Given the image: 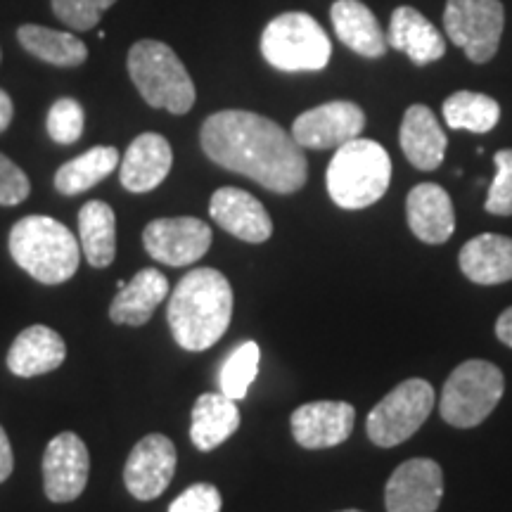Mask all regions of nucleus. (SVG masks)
I'll list each match as a JSON object with an SVG mask.
<instances>
[{"label":"nucleus","instance_id":"dca6fc26","mask_svg":"<svg viewBox=\"0 0 512 512\" xmlns=\"http://www.w3.org/2000/svg\"><path fill=\"white\" fill-rule=\"evenodd\" d=\"M209 214L226 233L252 242H266L273 235V221L264 204L240 188H219L209 204Z\"/></svg>","mask_w":512,"mask_h":512},{"label":"nucleus","instance_id":"ddd939ff","mask_svg":"<svg viewBox=\"0 0 512 512\" xmlns=\"http://www.w3.org/2000/svg\"><path fill=\"white\" fill-rule=\"evenodd\" d=\"M176 472V446L164 434H147L140 439L124 467L128 494L138 501H155L169 489Z\"/></svg>","mask_w":512,"mask_h":512},{"label":"nucleus","instance_id":"4c0bfd02","mask_svg":"<svg viewBox=\"0 0 512 512\" xmlns=\"http://www.w3.org/2000/svg\"><path fill=\"white\" fill-rule=\"evenodd\" d=\"M12 114H15V107H12L10 95L0 91V133L8 131V126L12 124Z\"/></svg>","mask_w":512,"mask_h":512},{"label":"nucleus","instance_id":"393cba45","mask_svg":"<svg viewBox=\"0 0 512 512\" xmlns=\"http://www.w3.org/2000/svg\"><path fill=\"white\" fill-rule=\"evenodd\" d=\"M240 427L238 403L226 394H202L192 408L190 439L197 451H214Z\"/></svg>","mask_w":512,"mask_h":512},{"label":"nucleus","instance_id":"6e6552de","mask_svg":"<svg viewBox=\"0 0 512 512\" xmlns=\"http://www.w3.org/2000/svg\"><path fill=\"white\" fill-rule=\"evenodd\" d=\"M434 408V389L427 380H406L389 392L370 411L366 420L373 444L392 448L411 439Z\"/></svg>","mask_w":512,"mask_h":512},{"label":"nucleus","instance_id":"b1692460","mask_svg":"<svg viewBox=\"0 0 512 512\" xmlns=\"http://www.w3.org/2000/svg\"><path fill=\"white\" fill-rule=\"evenodd\" d=\"M169 297V280L155 268H143L136 273L131 283H126L124 290H119L110 306V318L119 325H140L150 323L155 316L157 306Z\"/></svg>","mask_w":512,"mask_h":512},{"label":"nucleus","instance_id":"72a5a7b5","mask_svg":"<svg viewBox=\"0 0 512 512\" xmlns=\"http://www.w3.org/2000/svg\"><path fill=\"white\" fill-rule=\"evenodd\" d=\"M31 183L27 174L8 157L0 155V207H17L29 197Z\"/></svg>","mask_w":512,"mask_h":512},{"label":"nucleus","instance_id":"c9c22d12","mask_svg":"<svg viewBox=\"0 0 512 512\" xmlns=\"http://www.w3.org/2000/svg\"><path fill=\"white\" fill-rule=\"evenodd\" d=\"M15 470V456H12V446L8 434L0 427V484L5 482Z\"/></svg>","mask_w":512,"mask_h":512},{"label":"nucleus","instance_id":"4468645a","mask_svg":"<svg viewBox=\"0 0 512 512\" xmlns=\"http://www.w3.org/2000/svg\"><path fill=\"white\" fill-rule=\"evenodd\" d=\"M444 496V472L430 458L399 465L384 489L387 512H437Z\"/></svg>","mask_w":512,"mask_h":512},{"label":"nucleus","instance_id":"bb28decb","mask_svg":"<svg viewBox=\"0 0 512 512\" xmlns=\"http://www.w3.org/2000/svg\"><path fill=\"white\" fill-rule=\"evenodd\" d=\"M17 38L27 53L48 64H55V67H79L88 57L86 43L74 34H67V31L24 24V27H19Z\"/></svg>","mask_w":512,"mask_h":512},{"label":"nucleus","instance_id":"aec40b11","mask_svg":"<svg viewBox=\"0 0 512 512\" xmlns=\"http://www.w3.org/2000/svg\"><path fill=\"white\" fill-rule=\"evenodd\" d=\"M67 358V344L48 325H31L19 332L8 351V368L17 377L53 373Z\"/></svg>","mask_w":512,"mask_h":512},{"label":"nucleus","instance_id":"2eb2a0df","mask_svg":"<svg viewBox=\"0 0 512 512\" xmlns=\"http://www.w3.org/2000/svg\"><path fill=\"white\" fill-rule=\"evenodd\" d=\"M290 422L294 441L316 451V448H332L347 441L354 432L356 411L351 403L344 401H313L299 406Z\"/></svg>","mask_w":512,"mask_h":512},{"label":"nucleus","instance_id":"0eeeda50","mask_svg":"<svg viewBox=\"0 0 512 512\" xmlns=\"http://www.w3.org/2000/svg\"><path fill=\"white\" fill-rule=\"evenodd\" d=\"M505 377L501 368L489 361H465L448 375L441 392L439 413L448 425L477 427L494 413L503 399Z\"/></svg>","mask_w":512,"mask_h":512},{"label":"nucleus","instance_id":"412c9836","mask_svg":"<svg viewBox=\"0 0 512 512\" xmlns=\"http://www.w3.org/2000/svg\"><path fill=\"white\" fill-rule=\"evenodd\" d=\"M399 140L403 155H406L415 169L434 171L444 162L448 140L430 107H408L406 114H403Z\"/></svg>","mask_w":512,"mask_h":512},{"label":"nucleus","instance_id":"f8f14e48","mask_svg":"<svg viewBox=\"0 0 512 512\" xmlns=\"http://www.w3.org/2000/svg\"><path fill=\"white\" fill-rule=\"evenodd\" d=\"M143 245L159 264L190 266L209 252L211 228L195 216L157 219L145 228Z\"/></svg>","mask_w":512,"mask_h":512},{"label":"nucleus","instance_id":"c756f323","mask_svg":"<svg viewBox=\"0 0 512 512\" xmlns=\"http://www.w3.org/2000/svg\"><path fill=\"white\" fill-rule=\"evenodd\" d=\"M259 361H261V349L256 342H245L226 358L221 368V394H226L228 399L242 401L252 387V382L259 375Z\"/></svg>","mask_w":512,"mask_h":512},{"label":"nucleus","instance_id":"f03ea898","mask_svg":"<svg viewBox=\"0 0 512 512\" xmlns=\"http://www.w3.org/2000/svg\"><path fill=\"white\" fill-rule=\"evenodd\" d=\"M233 318V287L216 268H195L183 275L169 297L171 335L185 351H204L226 335Z\"/></svg>","mask_w":512,"mask_h":512},{"label":"nucleus","instance_id":"473e14b6","mask_svg":"<svg viewBox=\"0 0 512 512\" xmlns=\"http://www.w3.org/2000/svg\"><path fill=\"white\" fill-rule=\"evenodd\" d=\"M496 178L486 195L484 209L496 216H512V150L496 152Z\"/></svg>","mask_w":512,"mask_h":512},{"label":"nucleus","instance_id":"5701e85b","mask_svg":"<svg viewBox=\"0 0 512 512\" xmlns=\"http://www.w3.org/2000/svg\"><path fill=\"white\" fill-rule=\"evenodd\" d=\"M332 27L339 41L361 57H384L387 36L382 34L380 22L361 0H337L330 8Z\"/></svg>","mask_w":512,"mask_h":512},{"label":"nucleus","instance_id":"a211bd4d","mask_svg":"<svg viewBox=\"0 0 512 512\" xmlns=\"http://www.w3.org/2000/svg\"><path fill=\"white\" fill-rule=\"evenodd\" d=\"M408 226L427 245H444L456 230V214L448 192L437 183H420L408 192Z\"/></svg>","mask_w":512,"mask_h":512},{"label":"nucleus","instance_id":"6ab92c4d","mask_svg":"<svg viewBox=\"0 0 512 512\" xmlns=\"http://www.w3.org/2000/svg\"><path fill=\"white\" fill-rule=\"evenodd\" d=\"M387 46L406 53L418 67H425V64H432L444 57L446 38L439 34V29L422 12L401 5L392 12Z\"/></svg>","mask_w":512,"mask_h":512},{"label":"nucleus","instance_id":"4be33fe9","mask_svg":"<svg viewBox=\"0 0 512 512\" xmlns=\"http://www.w3.org/2000/svg\"><path fill=\"white\" fill-rule=\"evenodd\" d=\"M460 271L477 285H501L512 280V238L484 233L460 249Z\"/></svg>","mask_w":512,"mask_h":512},{"label":"nucleus","instance_id":"9d476101","mask_svg":"<svg viewBox=\"0 0 512 512\" xmlns=\"http://www.w3.org/2000/svg\"><path fill=\"white\" fill-rule=\"evenodd\" d=\"M366 128V114L356 102L335 100L299 114L292 124V138L302 150H332L358 138Z\"/></svg>","mask_w":512,"mask_h":512},{"label":"nucleus","instance_id":"c85d7f7f","mask_svg":"<svg viewBox=\"0 0 512 512\" xmlns=\"http://www.w3.org/2000/svg\"><path fill=\"white\" fill-rule=\"evenodd\" d=\"M444 119L453 131L489 133L501 119V107L484 93L458 91L444 102Z\"/></svg>","mask_w":512,"mask_h":512},{"label":"nucleus","instance_id":"1a4fd4ad","mask_svg":"<svg viewBox=\"0 0 512 512\" xmlns=\"http://www.w3.org/2000/svg\"><path fill=\"white\" fill-rule=\"evenodd\" d=\"M505 10L501 0H448L444 10L446 36L465 50L475 64L489 62L498 53Z\"/></svg>","mask_w":512,"mask_h":512},{"label":"nucleus","instance_id":"f257e3e1","mask_svg":"<svg viewBox=\"0 0 512 512\" xmlns=\"http://www.w3.org/2000/svg\"><path fill=\"white\" fill-rule=\"evenodd\" d=\"M200 143L211 162L278 195L302 190L309 178V164L292 133L261 114L245 110L211 114L202 124Z\"/></svg>","mask_w":512,"mask_h":512},{"label":"nucleus","instance_id":"cd10ccee","mask_svg":"<svg viewBox=\"0 0 512 512\" xmlns=\"http://www.w3.org/2000/svg\"><path fill=\"white\" fill-rule=\"evenodd\" d=\"M119 152L117 147H93V150L83 152L72 162L62 164L55 174V188L62 195H81V192L91 190L93 185L105 181L107 176L117 169Z\"/></svg>","mask_w":512,"mask_h":512},{"label":"nucleus","instance_id":"58836bf2","mask_svg":"<svg viewBox=\"0 0 512 512\" xmlns=\"http://www.w3.org/2000/svg\"><path fill=\"white\" fill-rule=\"evenodd\" d=\"M342 512H361V510H342Z\"/></svg>","mask_w":512,"mask_h":512},{"label":"nucleus","instance_id":"7ed1b4c3","mask_svg":"<svg viewBox=\"0 0 512 512\" xmlns=\"http://www.w3.org/2000/svg\"><path fill=\"white\" fill-rule=\"evenodd\" d=\"M8 245L15 264L43 285H62L79 271L81 245L72 230L50 216L17 221Z\"/></svg>","mask_w":512,"mask_h":512},{"label":"nucleus","instance_id":"f704fd0d","mask_svg":"<svg viewBox=\"0 0 512 512\" xmlns=\"http://www.w3.org/2000/svg\"><path fill=\"white\" fill-rule=\"evenodd\" d=\"M221 505V491L214 484H192L169 505V512H221Z\"/></svg>","mask_w":512,"mask_h":512},{"label":"nucleus","instance_id":"423d86ee","mask_svg":"<svg viewBox=\"0 0 512 512\" xmlns=\"http://www.w3.org/2000/svg\"><path fill=\"white\" fill-rule=\"evenodd\" d=\"M261 53L280 72H320L328 67L332 43L311 15L285 12L261 34Z\"/></svg>","mask_w":512,"mask_h":512},{"label":"nucleus","instance_id":"e433bc0d","mask_svg":"<svg viewBox=\"0 0 512 512\" xmlns=\"http://www.w3.org/2000/svg\"><path fill=\"white\" fill-rule=\"evenodd\" d=\"M496 335L505 344V347L512 349V306H510V309H505L501 313V318H498Z\"/></svg>","mask_w":512,"mask_h":512},{"label":"nucleus","instance_id":"a878e982","mask_svg":"<svg viewBox=\"0 0 512 512\" xmlns=\"http://www.w3.org/2000/svg\"><path fill=\"white\" fill-rule=\"evenodd\" d=\"M81 254L93 268L112 266L117 256V216L107 202H86L79 211Z\"/></svg>","mask_w":512,"mask_h":512},{"label":"nucleus","instance_id":"2f4dec72","mask_svg":"<svg viewBox=\"0 0 512 512\" xmlns=\"http://www.w3.org/2000/svg\"><path fill=\"white\" fill-rule=\"evenodd\" d=\"M117 0H53L55 15L74 31H91L98 27L102 12Z\"/></svg>","mask_w":512,"mask_h":512},{"label":"nucleus","instance_id":"7c9ffc66","mask_svg":"<svg viewBox=\"0 0 512 512\" xmlns=\"http://www.w3.org/2000/svg\"><path fill=\"white\" fill-rule=\"evenodd\" d=\"M83 124V107L72 98L57 100L48 112V136L60 145H74L81 138Z\"/></svg>","mask_w":512,"mask_h":512},{"label":"nucleus","instance_id":"20e7f679","mask_svg":"<svg viewBox=\"0 0 512 512\" xmlns=\"http://www.w3.org/2000/svg\"><path fill=\"white\" fill-rule=\"evenodd\" d=\"M392 181V159L375 140L354 138L337 147L328 166V192L342 209H366L380 202Z\"/></svg>","mask_w":512,"mask_h":512},{"label":"nucleus","instance_id":"f3484780","mask_svg":"<svg viewBox=\"0 0 512 512\" xmlns=\"http://www.w3.org/2000/svg\"><path fill=\"white\" fill-rule=\"evenodd\" d=\"M171 164H174V150L169 140L159 133H140L121 159V185L136 195L155 190L169 176Z\"/></svg>","mask_w":512,"mask_h":512},{"label":"nucleus","instance_id":"9b49d317","mask_svg":"<svg viewBox=\"0 0 512 512\" xmlns=\"http://www.w3.org/2000/svg\"><path fill=\"white\" fill-rule=\"evenodd\" d=\"M88 472H91V456L79 434H57L43 453V489L48 501H76L86 489Z\"/></svg>","mask_w":512,"mask_h":512},{"label":"nucleus","instance_id":"39448f33","mask_svg":"<svg viewBox=\"0 0 512 512\" xmlns=\"http://www.w3.org/2000/svg\"><path fill=\"white\" fill-rule=\"evenodd\" d=\"M133 86L150 107L171 114H188L195 105V83L181 57L162 41H138L126 60Z\"/></svg>","mask_w":512,"mask_h":512}]
</instances>
